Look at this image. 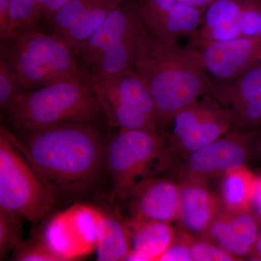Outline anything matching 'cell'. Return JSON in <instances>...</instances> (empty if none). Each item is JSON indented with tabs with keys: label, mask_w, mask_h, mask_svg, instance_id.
Here are the masks:
<instances>
[{
	"label": "cell",
	"mask_w": 261,
	"mask_h": 261,
	"mask_svg": "<svg viewBox=\"0 0 261 261\" xmlns=\"http://www.w3.org/2000/svg\"><path fill=\"white\" fill-rule=\"evenodd\" d=\"M94 123H63L24 132V153L55 200L80 195L97 177L103 148Z\"/></svg>",
	"instance_id": "6da1fadb"
},
{
	"label": "cell",
	"mask_w": 261,
	"mask_h": 261,
	"mask_svg": "<svg viewBox=\"0 0 261 261\" xmlns=\"http://www.w3.org/2000/svg\"><path fill=\"white\" fill-rule=\"evenodd\" d=\"M133 70L152 96L163 135L178 111L210 93L214 84L197 48L164 42L146 25Z\"/></svg>",
	"instance_id": "7a4b0ae2"
},
{
	"label": "cell",
	"mask_w": 261,
	"mask_h": 261,
	"mask_svg": "<svg viewBox=\"0 0 261 261\" xmlns=\"http://www.w3.org/2000/svg\"><path fill=\"white\" fill-rule=\"evenodd\" d=\"M5 113L11 126L22 132L63 123L106 120L93 90L87 83L76 80L27 91Z\"/></svg>",
	"instance_id": "3957f363"
},
{
	"label": "cell",
	"mask_w": 261,
	"mask_h": 261,
	"mask_svg": "<svg viewBox=\"0 0 261 261\" xmlns=\"http://www.w3.org/2000/svg\"><path fill=\"white\" fill-rule=\"evenodd\" d=\"M145 27L140 0H123L75 51L86 79L133 70Z\"/></svg>",
	"instance_id": "277c9868"
},
{
	"label": "cell",
	"mask_w": 261,
	"mask_h": 261,
	"mask_svg": "<svg viewBox=\"0 0 261 261\" xmlns=\"http://www.w3.org/2000/svg\"><path fill=\"white\" fill-rule=\"evenodd\" d=\"M0 51L27 91L63 81L87 83L73 51L50 33L37 29L12 36L1 40Z\"/></svg>",
	"instance_id": "5b68a950"
},
{
	"label": "cell",
	"mask_w": 261,
	"mask_h": 261,
	"mask_svg": "<svg viewBox=\"0 0 261 261\" xmlns=\"http://www.w3.org/2000/svg\"><path fill=\"white\" fill-rule=\"evenodd\" d=\"M55 200L5 125L0 126V209L37 224L49 214Z\"/></svg>",
	"instance_id": "8992f818"
},
{
	"label": "cell",
	"mask_w": 261,
	"mask_h": 261,
	"mask_svg": "<svg viewBox=\"0 0 261 261\" xmlns=\"http://www.w3.org/2000/svg\"><path fill=\"white\" fill-rule=\"evenodd\" d=\"M113 126L163 135L155 106L147 86L134 70L87 79Z\"/></svg>",
	"instance_id": "52a82bcc"
},
{
	"label": "cell",
	"mask_w": 261,
	"mask_h": 261,
	"mask_svg": "<svg viewBox=\"0 0 261 261\" xmlns=\"http://www.w3.org/2000/svg\"><path fill=\"white\" fill-rule=\"evenodd\" d=\"M170 123L172 128L160 158L164 167L185 161L195 151L226 135L232 126L230 113L211 94L182 108Z\"/></svg>",
	"instance_id": "ba28073f"
},
{
	"label": "cell",
	"mask_w": 261,
	"mask_h": 261,
	"mask_svg": "<svg viewBox=\"0 0 261 261\" xmlns=\"http://www.w3.org/2000/svg\"><path fill=\"white\" fill-rule=\"evenodd\" d=\"M163 146L164 136L161 134L120 128L106 151L108 171L117 198L128 200L137 178L147 172L154 160L161 158Z\"/></svg>",
	"instance_id": "9c48e42d"
},
{
	"label": "cell",
	"mask_w": 261,
	"mask_h": 261,
	"mask_svg": "<svg viewBox=\"0 0 261 261\" xmlns=\"http://www.w3.org/2000/svg\"><path fill=\"white\" fill-rule=\"evenodd\" d=\"M238 38H261V0H214L189 44H205Z\"/></svg>",
	"instance_id": "30bf717a"
},
{
	"label": "cell",
	"mask_w": 261,
	"mask_h": 261,
	"mask_svg": "<svg viewBox=\"0 0 261 261\" xmlns=\"http://www.w3.org/2000/svg\"><path fill=\"white\" fill-rule=\"evenodd\" d=\"M258 132L231 130L182 161V178L208 181L245 166Z\"/></svg>",
	"instance_id": "8fae6325"
},
{
	"label": "cell",
	"mask_w": 261,
	"mask_h": 261,
	"mask_svg": "<svg viewBox=\"0 0 261 261\" xmlns=\"http://www.w3.org/2000/svg\"><path fill=\"white\" fill-rule=\"evenodd\" d=\"M209 94L231 114V130L258 132L261 124V63L234 80L214 82Z\"/></svg>",
	"instance_id": "7c38bea8"
},
{
	"label": "cell",
	"mask_w": 261,
	"mask_h": 261,
	"mask_svg": "<svg viewBox=\"0 0 261 261\" xmlns=\"http://www.w3.org/2000/svg\"><path fill=\"white\" fill-rule=\"evenodd\" d=\"M216 83L234 80L261 63V38H238L197 48Z\"/></svg>",
	"instance_id": "4fadbf2b"
},
{
	"label": "cell",
	"mask_w": 261,
	"mask_h": 261,
	"mask_svg": "<svg viewBox=\"0 0 261 261\" xmlns=\"http://www.w3.org/2000/svg\"><path fill=\"white\" fill-rule=\"evenodd\" d=\"M147 28L164 42L178 43L181 38L195 37L206 9L194 8L178 0H140Z\"/></svg>",
	"instance_id": "5bb4252c"
},
{
	"label": "cell",
	"mask_w": 261,
	"mask_h": 261,
	"mask_svg": "<svg viewBox=\"0 0 261 261\" xmlns=\"http://www.w3.org/2000/svg\"><path fill=\"white\" fill-rule=\"evenodd\" d=\"M133 218L171 223L178 219L179 183L167 178H145L137 182L128 200Z\"/></svg>",
	"instance_id": "9a60e30c"
},
{
	"label": "cell",
	"mask_w": 261,
	"mask_h": 261,
	"mask_svg": "<svg viewBox=\"0 0 261 261\" xmlns=\"http://www.w3.org/2000/svg\"><path fill=\"white\" fill-rule=\"evenodd\" d=\"M260 220L251 210L221 208L204 236L238 258L251 255L260 235Z\"/></svg>",
	"instance_id": "2e32d148"
},
{
	"label": "cell",
	"mask_w": 261,
	"mask_h": 261,
	"mask_svg": "<svg viewBox=\"0 0 261 261\" xmlns=\"http://www.w3.org/2000/svg\"><path fill=\"white\" fill-rule=\"evenodd\" d=\"M178 221L182 229L192 234L204 235L220 211L221 200L207 181L182 178Z\"/></svg>",
	"instance_id": "e0dca14e"
},
{
	"label": "cell",
	"mask_w": 261,
	"mask_h": 261,
	"mask_svg": "<svg viewBox=\"0 0 261 261\" xmlns=\"http://www.w3.org/2000/svg\"><path fill=\"white\" fill-rule=\"evenodd\" d=\"M126 224L130 247L126 260L159 261L176 238L170 223L132 218Z\"/></svg>",
	"instance_id": "ac0fdd59"
},
{
	"label": "cell",
	"mask_w": 261,
	"mask_h": 261,
	"mask_svg": "<svg viewBox=\"0 0 261 261\" xmlns=\"http://www.w3.org/2000/svg\"><path fill=\"white\" fill-rule=\"evenodd\" d=\"M43 242L63 260H72L93 248L82 233L73 207L49 221L44 231Z\"/></svg>",
	"instance_id": "d6986e66"
},
{
	"label": "cell",
	"mask_w": 261,
	"mask_h": 261,
	"mask_svg": "<svg viewBox=\"0 0 261 261\" xmlns=\"http://www.w3.org/2000/svg\"><path fill=\"white\" fill-rule=\"evenodd\" d=\"M256 177L245 165L223 175L219 197L223 208L231 211L251 210Z\"/></svg>",
	"instance_id": "ffe728a7"
},
{
	"label": "cell",
	"mask_w": 261,
	"mask_h": 261,
	"mask_svg": "<svg viewBox=\"0 0 261 261\" xmlns=\"http://www.w3.org/2000/svg\"><path fill=\"white\" fill-rule=\"evenodd\" d=\"M95 248L97 260H126L130 251L126 223L111 215L102 214Z\"/></svg>",
	"instance_id": "44dd1931"
},
{
	"label": "cell",
	"mask_w": 261,
	"mask_h": 261,
	"mask_svg": "<svg viewBox=\"0 0 261 261\" xmlns=\"http://www.w3.org/2000/svg\"><path fill=\"white\" fill-rule=\"evenodd\" d=\"M123 0H95L63 34L64 41L74 55L81 43L93 34L106 20L110 13Z\"/></svg>",
	"instance_id": "7402d4cb"
},
{
	"label": "cell",
	"mask_w": 261,
	"mask_h": 261,
	"mask_svg": "<svg viewBox=\"0 0 261 261\" xmlns=\"http://www.w3.org/2000/svg\"><path fill=\"white\" fill-rule=\"evenodd\" d=\"M10 5L11 18L5 39L21 33L37 30L42 13L37 0H10Z\"/></svg>",
	"instance_id": "603a6c76"
},
{
	"label": "cell",
	"mask_w": 261,
	"mask_h": 261,
	"mask_svg": "<svg viewBox=\"0 0 261 261\" xmlns=\"http://www.w3.org/2000/svg\"><path fill=\"white\" fill-rule=\"evenodd\" d=\"M95 0H70L53 16L48 18V28L50 34L61 38Z\"/></svg>",
	"instance_id": "cb8c5ba5"
},
{
	"label": "cell",
	"mask_w": 261,
	"mask_h": 261,
	"mask_svg": "<svg viewBox=\"0 0 261 261\" xmlns=\"http://www.w3.org/2000/svg\"><path fill=\"white\" fill-rule=\"evenodd\" d=\"M27 92L21 81L10 68L8 63L1 58L0 61V108L6 112L19 96Z\"/></svg>",
	"instance_id": "d4e9b609"
},
{
	"label": "cell",
	"mask_w": 261,
	"mask_h": 261,
	"mask_svg": "<svg viewBox=\"0 0 261 261\" xmlns=\"http://www.w3.org/2000/svg\"><path fill=\"white\" fill-rule=\"evenodd\" d=\"M190 244L194 260L232 261L238 257L228 253L217 244L205 236L198 237L190 233Z\"/></svg>",
	"instance_id": "484cf974"
},
{
	"label": "cell",
	"mask_w": 261,
	"mask_h": 261,
	"mask_svg": "<svg viewBox=\"0 0 261 261\" xmlns=\"http://www.w3.org/2000/svg\"><path fill=\"white\" fill-rule=\"evenodd\" d=\"M21 216L0 209V257L3 260L18 244Z\"/></svg>",
	"instance_id": "4316f807"
},
{
	"label": "cell",
	"mask_w": 261,
	"mask_h": 261,
	"mask_svg": "<svg viewBox=\"0 0 261 261\" xmlns=\"http://www.w3.org/2000/svg\"><path fill=\"white\" fill-rule=\"evenodd\" d=\"M13 260L18 261H64L43 241H27L15 247Z\"/></svg>",
	"instance_id": "83f0119b"
},
{
	"label": "cell",
	"mask_w": 261,
	"mask_h": 261,
	"mask_svg": "<svg viewBox=\"0 0 261 261\" xmlns=\"http://www.w3.org/2000/svg\"><path fill=\"white\" fill-rule=\"evenodd\" d=\"M190 233L181 230L169 247L159 257V261H192Z\"/></svg>",
	"instance_id": "f1b7e54d"
},
{
	"label": "cell",
	"mask_w": 261,
	"mask_h": 261,
	"mask_svg": "<svg viewBox=\"0 0 261 261\" xmlns=\"http://www.w3.org/2000/svg\"><path fill=\"white\" fill-rule=\"evenodd\" d=\"M11 18L10 0H0V38L3 40L7 37Z\"/></svg>",
	"instance_id": "f546056e"
},
{
	"label": "cell",
	"mask_w": 261,
	"mask_h": 261,
	"mask_svg": "<svg viewBox=\"0 0 261 261\" xmlns=\"http://www.w3.org/2000/svg\"><path fill=\"white\" fill-rule=\"evenodd\" d=\"M70 0H42V18L47 20Z\"/></svg>",
	"instance_id": "4dcf8cb0"
},
{
	"label": "cell",
	"mask_w": 261,
	"mask_h": 261,
	"mask_svg": "<svg viewBox=\"0 0 261 261\" xmlns=\"http://www.w3.org/2000/svg\"><path fill=\"white\" fill-rule=\"evenodd\" d=\"M252 207L255 209V214L260 220L261 224V175L256 177V186L252 199Z\"/></svg>",
	"instance_id": "1f68e13d"
},
{
	"label": "cell",
	"mask_w": 261,
	"mask_h": 261,
	"mask_svg": "<svg viewBox=\"0 0 261 261\" xmlns=\"http://www.w3.org/2000/svg\"><path fill=\"white\" fill-rule=\"evenodd\" d=\"M178 1L194 8L206 9L214 0H178Z\"/></svg>",
	"instance_id": "d6a6232c"
},
{
	"label": "cell",
	"mask_w": 261,
	"mask_h": 261,
	"mask_svg": "<svg viewBox=\"0 0 261 261\" xmlns=\"http://www.w3.org/2000/svg\"><path fill=\"white\" fill-rule=\"evenodd\" d=\"M252 260H261V232L257 238L256 243L254 247L253 251L250 256Z\"/></svg>",
	"instance_id": "836d02e7"
},
{
	"label": "cell",
	"mask_w": 261,
	"mask_h": 261,
	"mask_svg": "<svg viewBox=\"0 0 261 261\" xmlns=\"http://www.w3.org/2000/svg\"><path fill=\"white\" fill-rule=\"evenodd\" d=\"M257 154H259V158L261 160V139L258 142V144L257 145Z\"/></svg>",
	"instance_id": "e575fe53"
},
{
	"label": "cell",
	"mask_w": 261,
	"mask_h": 261,
	"mask_svg": "<svg viewBox=\"0 0 261 261\" xmlns=\"http://www.w3.org/2000/svg\"><path fill=\"white\" fill-rule=\"evenodd\" d=\"M258 132H259V135H261V124L260 126V128H259Z\"/></svg>",
	"instance_id": "d590c367"
}]
</instances>
